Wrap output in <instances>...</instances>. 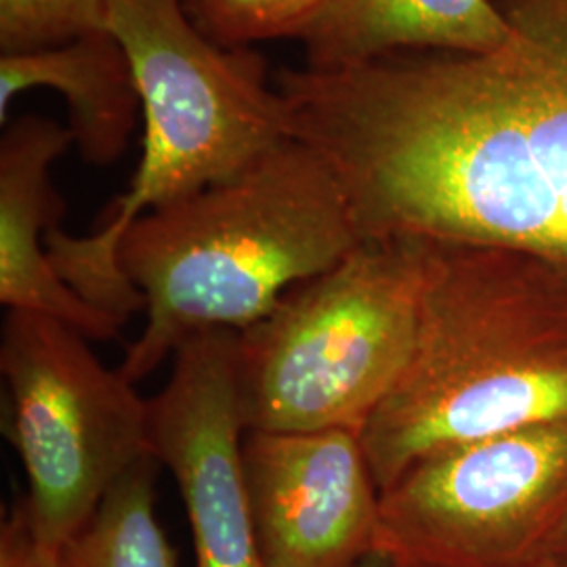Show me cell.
Listing matches in <instances>:
<instances>
[{"instance_id":"1","label":"cell","mask_w":567,"mask_h":567,"mask_svg":"<svg viewBox=\"0 0 567 567\" xmlns=\"http://www.w3.org/2000/svg\"><path fill=\"white\" fill-rule=\"evenodd\" d=\"M484 53L280 70L288 140L341 183L364 240L505 246L567 274V0H503Z\"/></svg>"},{"instance_id":"2","label":"cell","mask_w":567,"mask_h":567,"mask_svg":"<svg viewBox=\"0 0 567 567\" xmlns=\"http://www.w3.org/2000/svg\"><path fill=\"white\" fill-rule=\"evenodd\" d=\"M564 416L566 271L517 248L433 243L410 358L360 431L379 489L429 454Z\"/></svg>"},{"instance_id":"3","label":"cell","mask_w":567,"mask_h":567,"mask_svg":"<svg viewBox=\"0 0 567 567\" xmlns=\"http://www.w3.org/2000/svg\"><path fill=\"white\" fill-rule=\"evenodd\" d=\"M364 243L330 166L307 145H276L238 175L128 227L118 259L147 322L122 374L137 383L185 341L244 328Z\"/></svg>"},{"instance_id":"4","label":"cell","mask_w":567,"mask_h":567,"mask_svg":"<svg viewBox=\"0 0 567 567\" xmlns=\"http://www.w3.org/2000/svg\"><path fill=\"white\" fill-rule=\"evenodd\" d=\"M107 30L121 41L142 97V163L107 221L91 236L47 234L49 259L79 297L126 324L145 311L118 250L143 215L231 179L288 140L264 58L204 37L183 0H112Z\"/></svg>"},{"instance_id":"5","label":"cell","mask_w":567,"mask_h":567,"mask_svg":"<svg viewBox=\"0 0 567 567\" xmlns=\"http://www.w3.org/2000/svg\"><path fill=\"white\" fill-rule=\"evenodd\" d=\"M431 250L364 240L238 332L246 431H362L410 358Z\"/></svg>"},{"instance_id":"6","label":"cell","mask_w":567,"mask_h":567,"mask_svg":"<svg viewBox=\"0 0 567 567\" xmlns=\"http://www.w3.org/2000/svg\"><path fill=\"white\" fill-rule=\"evenodd\" d=\"M86 341L34 311H9L2 324L7 437L28 477L20 508L42 545L58 550L133 466L154 458L150 400Z\"/></svg>"},{"instance_id":"7","label":"cell","mask_w":567,"mask_h":567,"mask_svg":"<svg viewBox=\"0 0 567 567\" xmlns=\"http://www.w3.org/2000/svg\"><path fill=\"white\" fill-rule=\"evenodd\" d=\"M567 534V416L447 447L381 492L377 555L414 567H548Z\"/></svg>"},{"instance_id":"8","label":"cell","mask_w":567,"mask_h":567,"mask_svg":"<svg viewBox=\"0 0 567 567\" xmlns=\"http://www.w3.org/2000/svg\"><path fill=\"white\" fill-rule=\"evenodd\" d=\"M150 426L154 458L182 494L196 567H267L244 473L238 332L198 334L173 353Z\"/></svg>"},{"instance_id":"9","label":"cell","mask_w":567,"mask_h":567,"mask_svg":"<svg viewBox=\"0 0 567 567\" xmlns=\"http://www.w3.org/2000/svg\"><path fill=\"white\" fill-rule=\"evenodd\" d=\"M244 473L267 567H362L381 489L355 429L246 431Z\"/></svg>"},{"instance_id":"10","label":"cell","mask_w":567,"mask_h":567,"mask_svg":"<svg viewBox=\"0 0 567 567\" xmlns=\"http://www.w3.org/2000/svg\"><path fill=\"white\" fill-rule=\"evenodd\" d=\"M74 143L68 126L21 116L0 140V303L51 316L93 341H114L116 318L86 303L49 259L47 234L60 227V194L51 166Z\"/></svg>"},{"instance_id":"11","label":"cell","mask_w":567,"mask_h":567,"mask_svg":"<svg viewBox=\"0 0 567 567\" xmlns=\"http://www.w3.org/2000/svg\"><path fill=\"white\" fill-rule=\"evenodd\" d=\"M507 34L498 0H334L301 42L307 68L343 70L408 51L484 53Z\"/></svg>"},{"instance_id":"12","label":"cell","mask_w":567,"mask_h":567,"mask_svg":"<svg viewBox=\"0 0 567 567\" xmlns=\"http://www.w3.org/2000/svg\"><path fill=\"white\" fill-rule=\"evenodd\" d=\"M39 86L65 97L68 128L86 163L121 158L135 131L142 97L131 60L110 30L53 49L2 55L0 122H7L9 107L21 93Z\"/></svg>"},{"instance_id":"13","label":"cell","mask_w":567,"mask_h":567,"mask_svg":"<svg viewBox=\"0 0 567 567\" xmlns=\"http://www.w3.org/2000/svg\"><path fill=\"white\" fill-rule=\"evenodd\" d=\"M156 458L133 466L65 545L68 567H177L156 519Z\"/></svg>"},{"instance_id":"14","label":"cell","mask_w":567,"mask_h":567,"mask_svg":"<svg viewBox=\"0 0 567 567\" xmlns=\"http://www.w3.org/2000/svg\"><path fill=\"white\" fill-rule=\"evenodd\" d=\"M189 20L229 49L255 42L303 39L334 0H183Z\"/></svg>"},{"instance_id":"15","label":"cell","mask_w":567,"mask_h":567,"mask_svg":"<svg viewBox=\"0 0 567 567\" xmlns=\"http://www.w3.org/2000/svg\"><path fill=\"white\" fill-rule=\"evenodd\" d=\"M112 0H0L2 55L53 49L107 30Z\"/></svg>"},{"instance_id":"16","label":"cell","mask_w":567,"mask_h":567,"mask_svg":"<svg viewBox=\"0 0 567 567\" xmlns=\"http://www.w3.org/2000/svg\"><path fill=\"white\" fill-rule=\"evenodd\" d=\"M0 567H68L63 550L37 538L20 505L0 527Z\"/></svg>"},{"instance_id":"17","label":"cell","mask_w":567,"mask_h":567,"mask_svg":"<svg viewBox=\"0 0 567 567\" xmlns=\"http://www.w3.org/2000/svg\"><path fill=\"white\" fill-rule=\"evenodd\" d=\"M553 564H559V566H567V534L566 538L561 540V545L557 548V555H555V561Z\"/></svg>"},{"instance_id":"18","label":"cell","mask_w":567,"mask_h":567,"mask_svg":"<svg viewBox=\"0 0 567 567\" xmlns=\"http://www.w3.org/2000/svg\"><path fill=\"white\" fill-rule=\"evenodd\" d=\"M372 567H414V566H404V564H393V561H386L383 557H379V555H374V564Z\"/></svg>"},{"instance_id":"19","label":"cell","mask_w":567,"mask_h":567,"mask_svg":"<svg viewBox=\"0 0 567 567\" xmlns=\"http://www.w3.org/2000/svg\"><path fill=\"white\" fill-rule=\"evenodd\" d=\"M372 564H374V555H372V557H370L362 567H372Z\"/></svg>"},{"instance_id":"20","label":"cell","mask_w":567,"mask_h":567,"mask_svg":"<svg viewBox=\"0 0 567 567\" xmlns=\"http://www.w3.org/2000/svg\"><path fill=\"white\" fill-rule=\"evenodd\" d=\"M548 567H567V566H559V564H550Z\"/></svg>"}]
</instances>
